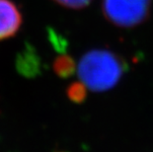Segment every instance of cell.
Wrapping results in <instances>:
<instances>
[{
	"label": "cell",
	"mask_w": 153,
	"mask_h": 152,
	"mask_svg": "<svg viewBox=\"0 0 153 152\" xmlns=\"http://www.w3.org/2000/svg\"><path fill=\"white\" fill-rule=\"evenodd\" d=\"M128 70V63L120 54L106 48H95L83 54L77 64L80 81L94 92L114 88Z\"/></svg>",
	"instance_id": "1"
},
{
	"label": "cell",
	"mask_w": 153,
	"mask_h": 152,
	"mask_svg": "<svg viewBox=\"0 0 153 152\" xmlns=\"http://www.w3.org/2000/svg\"><path fill=\"white\" fill-rule=\"evenodd\" d=\"M101 7L109 23L131 29L147 20L152 10V0H102Z\"/></svg>",
	"instance_id": "2"
},
{
	"label": "cell",
	"mask_w": 153,
	"mask_h": 152,
	"mask_svg": "<svg viewBox=\"0 0 153 152\" xmlns=\"http://www.w3.org/2000/svg\"><path fill=\"white\" fill-rule=\"evenodd\" d=\"M23 17L12 0H0V41L13 38L21 29Z\"/></svg>",
	"instance_id": "3"
},
{
	"label": "cell",
	"mask_w": 153,
	"mask_h": 152,
	"mask_svg": "<svg viewBox=\"0 0 153 152\" xmlns=\"http://www.w3.org/2000/svg\"><path fill=\"white\" fill-rule=\"evenodd\" d=\"M41 59L33 47H27L20 53L17 59L18 71L27 77H35L41 73Z\"/></svg>",
	"instance_id": "4"
},
{
	"label": "cell",
	"mask_w": 153,
	"mask_h": 152,
	"mask_svg": "<svg viewBox=\"0 0 153 152\" xmlns=\"http://www.w3.org/2000/svg\"><path fill=\"white\" fill-rule=\"evenodd\" d=\"M53 70L60 78L71 77L77 71V64L73 57L65 53H60L53 63Z\"/></svg>",
	"instance_id": "5"
},
{
	"label": "cell",
	"mask_w": 153,
	"mask_h": 152,
	"mask_svg": "<svg viewBox=\"0 0 153 152\" xmlns=\"http://www.w3.org/2000/svg\"><path fill=\"white\" fill-rule=\"evenodd\" d=\"M88 88L83 82H72L66 89V96L72 103L81 104L87 98Z\"/></svg>",
	"instance_id": "6"
},
{
	"label": "cell",
	"mask_w": 153,
	"mask_h": 152,
	"mask_svg": "<svg viewBox=\"0 0 153 152\" xmlns=\"http://www.w3.org/2000/svg\"><path fill=\"white\" fill-rule=\"evenodd\" d=\"M53 1L64 8L79 10V9L87 7L92 0H53Z\"/></svg>",
	"instance_id": "7"
}]
</instances>
